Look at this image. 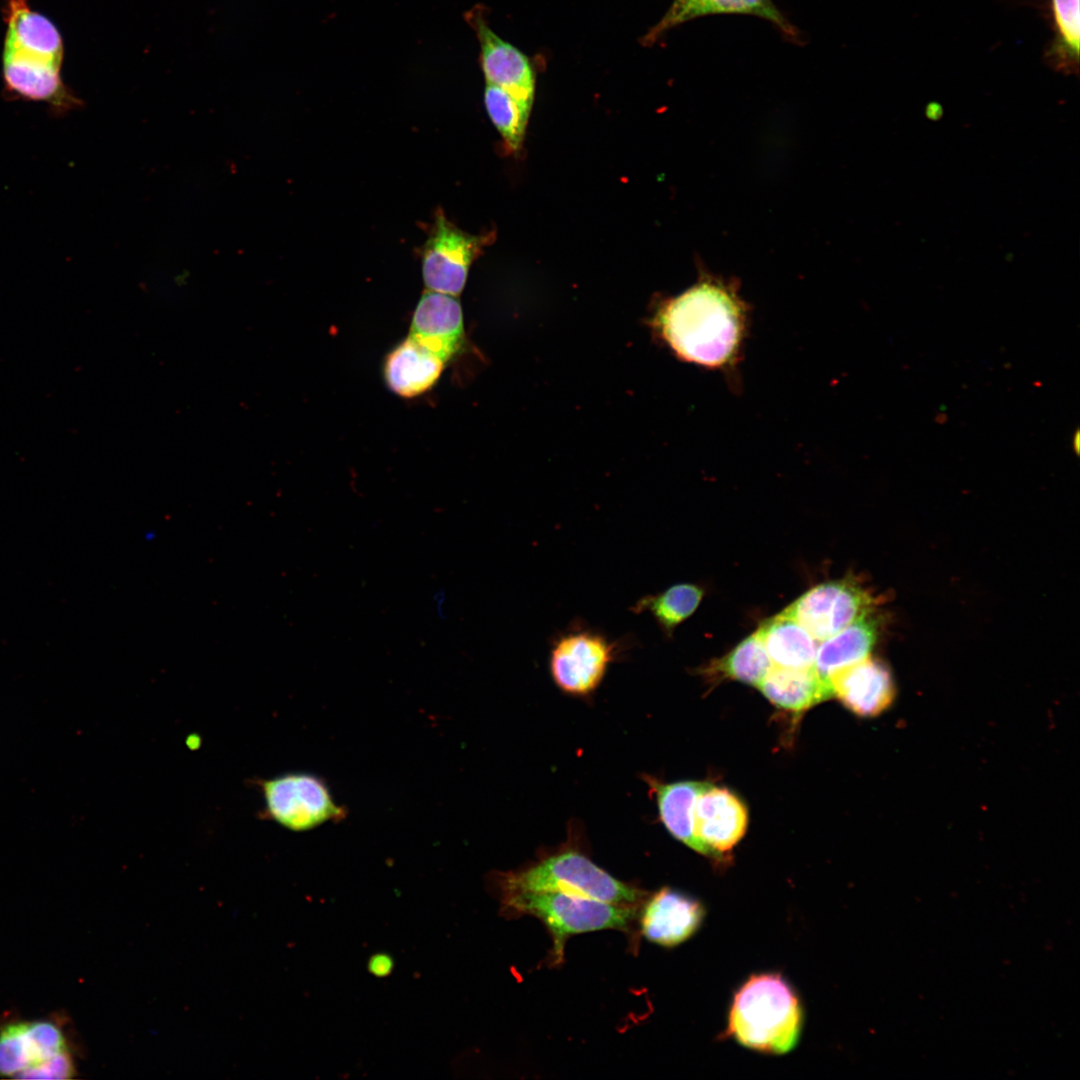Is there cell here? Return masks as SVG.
Here are the masks:
<instances>
[{"label":"cell","instance_id":"cell-1","mask_svg":"<svg viewBox=\"0 0 1080 1080\" xmlns=\"http://www.w3.org/2000/svg\"><path fill=\"white\" fill-rule=\"evenodd\" d=\"M743 319L741 305L726 288L703 282L667 303L657 323L682 359L717 367L736 352Z\"/></svg>","mask_w":1080,"mask_h":1080},{"label":"cell","instance_id":"cell-2","mask_svg":"<svg viewBox=\"0 0 1080 1080\" xmlns=\"http://www.w3.org/2000/svg\"><path fill=\"white\" fill-rule=\"evenodd\" d=\"M802 1010L797 995L779 974L751 976L734 995L728 1032L741 1045L783 1054L800 1037Z\"/></svg>","mask_w":1080,"mask_h":1080},{"label":"cell","instance_id":"cell-3","mask_svg":"<svg viewBox=\"0 0 1080 1080\" xmlns=\"http://www.w3.org/2000/svg\"><path fill=\"white\" fill-rule=\"evenodd\" d=\"M496 881L501 893L553 891L635 906L647 897V892L616 879L575 848L559 850L517 871L498 873Z\"/></svg>","mask_w":1080,"mask_h":1080},{"label":"cell","instance_id":"cell-4","mask_svg":"<svg viewBox=\"0 0 1080 1080\" xmlns=\"http://www.w3.org/2000/svg\"><path fill=\"white\" fill-rule=\"evenodd\" d=\"M504 911L531 915L548 929L553 942L551 962L563 961L564 946L573 935L614 929L628 932L638 916L639 906L613 904L553 891L502 893Z\"/></svg>","mask_w":1080,"mask_h":1080},{"label":"cell","instance_id":"cell-5","mask_svg":"<svg viewBox=\"0 0 1080 1080\" xmlns=\"http://www.w3.org/2000/svg\"><path fill=\"white\" fill-rule=\"evenodd\" d=\"M631 638L613 639L575 618L550 640L548 667L554 684L574 697L590 696L609 666L629 649Z\"/></svg>","mask_w":1080,"mask_h":1080},{"label":"cell","instance_id":"cell-6","mask_svg":"<svg viewBox=\"0 0 1080 1080\" xmlns=\"http://www.w3.org/2000/svg\"><path fill=\"white\" fill-rule=\"evenodd\" d=\"M263 799L262 816L292 832H307L347 816L328 783L303 771L286 772L257 781Z\"/></svg>","mask_w":1080,"mask_h":1080},{"label":"cell","instance_id":"cell-7","mask_svg":"<svg viewBox=\"0 0 1080 1080\" xmlns=\"http://www.w3.org/2000/svg\"><path fill=\"white\" fill-rule=\"evenodd\" d=\"M874 604L860 583L844 578L814 586L783 611L821 642L873 612Z\"/></svg>","mask_w":1080,"mask_h":1080},{"label":"cell","instance_id":"cell-8","mask_svg":"<svg viewBox=\"0 0 1080 1080\" xmlns=\"http://www.w3.org/2000/svg\"><path fill=\"white\" fill-rule=\"evenodd\" d=\"M487 237L473 236L449 222L438 210L423 248L422 275L430 291L458 296L466 283L474 258Z\"/></svg>","mask_w":1080,"mask_h":1080},{"label":"cell","instance_id":"cell-9","mask_svg":"<svg viewBox=\"0 0 1080 1080\" xmlns=\"http://www.w3.org/2000/svg\"><path fill=\"white\" fill-rule=\"evenodd\" d=\"M61 66L42 57L5 49L3 82L7 99L45 103L55 117L80 108L82 100L64 84Z\"/></svg>","mask_w":1080,"mask_h":1080},{"label":"cell","instance_id":"cell-10","mask_svg":"<svg viewBox=\"0 0 1080 1080\" xmlns=\"http://www.w3.org/2000/svg\"><path fill=\"white\" fill-rule=\"evenodd\" d=\"M692 819L703 855L721 859L745 834L748 814L733 792L711 783L697 796Z\"/></svg>","mask_w":1080,"mask_h":1080},{"label":"cell","instance_id":"cell-11","mask_svg":"<svg viewBox=\"0 0 1080 1080\" xmlns=\"http://www.w3.org/2000/svg\"><path fill=\"white\" fill-rule=\"evenodd\" d=\"M480 45V64L486 83L502 88L531 108L535 94L533 68L519 49L498 36L476 10L466 14Z\"/></svg>","mask_w":1080,"mask_h":1080},{"label":"cell","instance_id":"cell-12","mask_svg":"<svg viewBox=\"0 0 1080 1080\" xmlns=\"http://www.w3.org/2000/svg\"><path fill=\"white\" fill-rule=\"evenodd\" d=\"M409 336L445 363L464 345L463 313L456 296L427 290L413 312Z\"/></svg>","mask_w":1080,"mask_h":1080},{"label":"cell","instance_id":"cell-13","mask_svg":"<svg viewBox=\"0 0 1080 1080\" xmlns=\"http://www.w3.org/2000/svg\"><path fill=\"white\" fill-rule=\"evenodd\" d=\"M833 695L851 712L873 717L894 701L895 684L886 664L870 656L844 667L829 678Z\"/></svg>","mask_w":1080,"mask_h":1080},{"label":"cell","instance_id":"cell-14","mask_svg":"<svg viewBox=\"0 0 1080 1080\" xmlns=\"http://www.w3.org/2000/svg\"><path fill=\"white\" fill-rule=\"evenodd\" d=\"M703 916L697 900L663 887L646 897L639 916L641 934L652 943L673 947L694 934Z\"/></svg>","mask_w":1080,"mask_h":1080},{"label":"cell","instance_id":"cell-15","mask_svg":"<svg viewBox=\"0 0 1080 1080\" xmlns=\"http://www.w3.org/2000/svg\"><path fill=\"white\" fill-rule=\"evenodd\" d=\"M445 362L408 336L386 356L383 376L386 385L403 398L429 391L440 378Z\"/></svg>","mask_w":1080,"mask_h":1080},{"label":"cell","instance_id":"cell-16","mask_svg":"<svg viewBox=\"0 0 1080 1080\" xmlns=\"http://www.w3.org/2000/svg\"><path fill=\"white\" fill-rule=\"evenodd\" d=\"M4 17L7 25L4 48L62 66L64 47L58 29L48 18L31 10L28 0H7Z\"/></svg>","mask_w":1080,"mask_h":1080},{"label":"cell","instance_id":"cell-17","mask_svg":"<svg viewBox=\"0 0 1080 1080\" xmlns=\"http://www.w3.org/2000/svg\"><path fill=\"white\" fill-rule=\"evenodd\" d=\"M774 705L802 712L833 697L832 685L809 668H785L773 665L757 686Z\"/></svg>","mask_w":1080,"mask_h":1080},{"label":"cell","instance_id":"cell-18","mask_svg":"<svg viewBox=\"0 0 1080 1080\" xmlns=\"http://www.w3.org/2000/svg\"><path fill=\"white\" fill-rule=\"evenodd\" d=\"M879 627V617L871 612L821 641L814 662L820 677L830 682V676L836 671L868 657L877 640Z\"/></svg>","mask_w":1080,"mask_h":1080},{"label":"cell","instance_id":"cell-19","mask_svg":"<svg viewBox=\"0 0 1080 1080\" xmlns=\"http://www.w3.org/2000/svg\"><path fill=\"white\" fill-rule=\"evenodd\" d=\"M650 792L655 795L659 816L668 832L678 841L703 854L694 836L692 812L697 796L711 783L705 781H678L664 783L645 776Z\"/></svg>","mask_w":1080,"mask_h":1080},{"label":"cell","instance_id":"cell-20","mask_svg":"<svg viewBox=\"0 0 1080 1080\" xmlns=\"http://www.w3.org/2000/svg\"><path fill=\"white\" fill-rule=\"evenodd\" d=\"M756 633L773 665L785 668L814 666L819 642L784 611L763 622Z\"/></svg>","mask_w":1080,"mask_h":1080},{"label":"cell","instance_id":"cell-21","mask_svg":"<svg viewBox=\"0 0 1080 1080\" xmlns=\"http://www.w3.org/2000/svg\"><path fill=\"white\" fill-rule=\"evenodd\" d=\"M773 666L755 632L721 658L711 661L701 673L712 681L735 680L758 686Z\"/></svg>","mask_w":1080,"mask_h":1080},{"label":"cell","instance_id":"cell-22","mask_svg":"<svg viewBox=\"0 0 1080 1080\" xmlns=\"http://www.w3.org/2000/svg\"><path fill=\"white\" fill-rule=\"evenodd\" d=\"M702 597V588L681 583L639 598L629 610L634 614L650 613L664 635L671 637L676 627L697 609Z\"/></svg>","mask_w":1080,"mask_h":1080},{"label":"cell","instance_id":"cell-23","mask_svg":"<svg viewBox=\"0 0 1080 1080\" xmlns=\"http://www.w3.org/2000/svg\"><path fill=\"white\" fill-rule=\"evenodd\" d=\"M735 13L765 19L773 24L786 40L798 45L803 42L799 29L782 14L772 0H698L676 16L671 28L702 16Z\"/></svg>","mask_w":1080,"mask_h":1080},{"label":"cell","instance_id":"cell-24","mask_svg":"<svg viewBox=\"0 0 1080 1080\" xmlns=\"http://www.w3.org/2000/svg\"><path fill=\"white\" fill-rule=\"evenodd\" d=\"M1055 36L1045 57L1054 69L1065 74L1079 68V0H1050Z\"/></svg>","mask_w":1080,"mask_h":1080},{"label":"cell","instance_id":"cell-25","mask_svg":"<svg viewBox=\"0 0 1080 1080\" xmlns=\"http://www.w3.org/2000/svg\"><path fill=\"white\" fill-rule=\"evenodd\" d=\"M484 105L507 147L517 152L523 142L531 108L502 88L486 83Z\"/></svg>","mask_w":1080,"mask_h":1080},{"label":"cell","instance_id":"cell-26","mask_svg":"<svg viewBox=\"0 0 1080 1080\" xmlns=\"http://www.w3.org/2000/svg\"><path fill=\"white\" fill-rule=\"evenodd\" d=\"M42 1062L30 1022H16L0 1031V1075L15 1077Z\"/></svg>","mask_w":1080,"mask_h":1080},{"label":"cell","instance_id":"cell-27","mask_svg":"<svg viewBox=\"0 0 1080 1080\" xmlns=\"http://www.w3.org/2000/svg\"><path fill=\"white\" fill-rule=\"evenodd\" d=\"M74 1073L72 1057L68 1051L61 1052L41 1063L31 1066L15 1076L22 1079H70Z\"/></svg>","mask_w":1080,"mask_h":1080},{"label":"cell","instance_id":"cell-28","mask_svg":"<svg viewBox=\"0 0 1080 1080\" xmlns=\"http://www.w3.org/2000/svg\"><path fill=\"white\" fill-rule=\"evenodd\" d=\"M697 1L698 0H674L671 7L665 13L663 18L645 35L643 41L646 42V44H651L657 41V39L660 38L664 34V32L671 29L672 22L676 18V16Z\"/></svg>","mask_w":1080,"mask_h":1080},{"label":"cell","instance_id":"cell-29","mask_svg":"<svg viewBox=\"0 0 1080 1080\" xmlns=\"http://www.w3.org/2000/svg\"><path fill=\"white\" fill-rule=\"evenodd\" d=\"M368 969L377 977H385L389 975L393 969V960L385 953L375 954L368 962Z\"/></svg>","mask_w":1080,"mask_h":1080},{"label":"cell","instance_id":"cell-30","mask_svg":"<svg viewBox=\"0 0 1080 1080\" xmlns=\"http://www.w3.org/2000/svg\"><path fill=\"white\" fill-rule=\"evenodd\" d=\"M433 599L435 601V607H436L437 616L440 619L446 618L445 613H444L445 591L443 589H439L434 594Z\"/></svg>","mask_w":1080,"mask_h":1080},{"label":"cell","instance_id":"cell-31","mask_svg":"<svg viewBox=\"0 0 1080 1080\" xmlns=\"http://www.w3.org/2000/svg\"><path fill=\"white\" fill-rule=\"evenodd\" d=\"M1074 444H1075L1074 449L1076 450V452H1078V449H1079V434H1078V432L1075 434Z\"/></svg>","mask_w":1080,"mask_h":1080}]
</instances>
